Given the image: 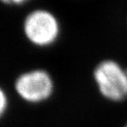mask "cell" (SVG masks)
<instances>
[{"instance_id": "1", "label": "cell", "mask_w": 127, "mask_h": 127, "mask_svg": "<svg viewBox=\"0 0 127 127\" xmlns=\"http://www.w3.org/2000/svg\"><path fill=\"white\" fill-rule=\"evenodd\" d=\"M94 79L101 95L113 102L127 99V70L114 60H104L94 70Z\"/></svg>"}, {"instance_id": "2", "label": "cell", "mask_w": 127, "mask_h": 127, "mask_svg": "<svg viewBox=\"0 0 127 127\" xmlns=\"http://www.w3.org/2000/svg\"><path fill=\"white\" fill-rule=\"evenodd\" d=\"M14 88L24 101L38 104L51 97L54 93V81L45 70L34 69L20 74L14 82Z\"/></svg>"}, {"instance_id": "3", "label": "cell", "mask_w": 127, "mask_h": 127, "mask_svg": "<svg viewBox=\"0 0 127 127\" xmlns=\"http://www.w3.org/2000/svg\"><path fill=\"white\" fill-rule=\"evenodd\" d=\"M59 24L51 12L36 10L24 20V33L30 42L39 47L54 43L59 34Z\"/></svg>"}, {"instance_id": "4", "label": "cell", "mask_w": 127, "mask_h": 127, "mask_svg": "<svg viewBox=\"0 0 127 127\" xmlns=\"http://www.w3.org/2000/svg\"><path fill=\"white\" fill-rule=\"evenodd\" d=\"M9 107V98L5 91L0 87V119L6 113Z\"/></svg>"}, {"instance_id": "5", "label": "cell", "mask_w": 127, "mask_h": 127, "mask_svg": "<svg viewBox=\"0 0 127 127\" xmlns=\"http://www.w3.org/2000/svg\"><path fill=\"white\" fill-rule=\"evenodd\" d=\"M1 1L7 4H22L28 2V0H1Z\"/></svg>"}, {"instance_id": "6", "label": "cell", "mask_w": 127, "mask_h": 127, "mask_svg": "<svg viewBox=\"0 0 127 127\" xmlns=\"http://www.w3.org/2000/svg\"><path fill=\"white\" fill-rule=\"evenodd\" d=\"M124 127H127V123H126V125H125V126H124Z\"/></svg>"}]
</instances>
